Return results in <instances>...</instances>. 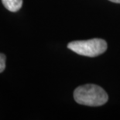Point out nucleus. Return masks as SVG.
I'll list each match as a JSON object with an SVG mask.
<instances>
[{
  "label": "nucleus",
  "instance_id": "obj_1",
  "mask_svg": "<svg viewBox=\"0 0 120 120\" xmlns=\"http://www.w3.org/2000/svg\"><path fill=\"white\" fill-rule=\"evenodd\" d=\"M74 98L80 104L96 107L105 104L109 100V96L101 87L94 84H85L75 89Z\"/></svg>",
  "mask_w": 120,
  "mask_h": 120
},
{
  "label": "nucleus",
  "instance_id": "obj_2",
  "mask_svg": "<svg viewBox=\"0 0 120 120\" xmlns=\"http://www.w3.org/2000/svg\"><path fill=\"white\" fill-rule=\"evenodd\" d=\"M107 43L101 38H93L86 41H75L68 45V48L80 55L88 57L98 56L107 50Z\"/></svg>",
  "mask_w": 120,
  "mask_h": 120
},
{
  "label": "nucleus",
  "instance_id": "obj_3",
  "mask_svg": "<svg viewBox=\"0 0 120 120\" xmlns=\"http://www.w3.org/2000/svg\"><path fill=\"white\" fill-rule=\"evenodd\" d=\"M2 4L10 12H17L21 9L22 0H2Z\"/></svg>",
  "mask_w": 120,
  "mask_h": 120
},
{
  "label": "nucleus",
  "instance_id": "obj_4",
  "mask_svg": "<svg viewBox=\"0 0 120 120\" xmlns=\"http://www.w3.org/2000/svg\"><path fill=\"white\" fill-rule=\"evenodd\" d=\"M5 68H6V56L4 54L0 53V73H2Z\"/></svg>",
  "mask_w": 120,
  "mask_h": 120
},
{
  "label": "nucleus",
  "instance_id": "obj_5",
  "mask_svg": "<svg viewBox=\"0 0 120 120\" xmlns=\"http://www.w3.org/2000/svg\"><path fill=\"white\" fill-rule=\"evenodd\" d=\"M112 2H115V3H120V0H109Z\"/></svg>",
  "mask_w": 120,
  "mask_h": 120
}]
</instances>
